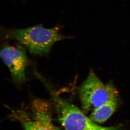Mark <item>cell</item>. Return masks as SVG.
I'll list each match as a JSON object with an SVG mask.
<instances>
[{
    "mask_svg": "<svg viewBox=\"0 0 130 130\" xmlns=\"http://www.w3.org/2000/svg\"><path fill=\"white\" fill-rule=\"evenodd\" d=\"M118 105V100L108 101L92 111L90 119L95 123H104L115 112Z\"/></svg>",
    "mask_w": 130,
    "mask_h": 130,
    "instance_id": "8992f818",
    "label": "cell"
},
{
    "mask_svg": "<svg viewBox=\"0 0 130 130\" xmlns=\"http://www.w3.org/2000/svg\"><path fill=\"white\" fill-rule=\"evenodd\" d=\"M53 97L58 121L63 130H121L119 127H104L92 121L78 108L61 98L44 80L42 81Z\"/></svg>",
    "mask_w": 130,
    "mask_h": 130,
    "instance_id": "7a4b0ae2",
    "label": "cell"
},
{
    "mask_svg": "<svg viewBox=\"0 0 130 130\" xmlns=\"http://www.w3.org/2000/svg\"><path fill=\"white\" fill-rule=\"evenodd\" d=\"M5 37L15 40L26 48L32 54L44 55L48 53L56 42L66 39L56 27L47 29L36 26L23 29H7L4 31Z\"/></svg>",
    "mask_w": 130,
    "mask_h": 130,
    "instance_id": "6da1fadb",
    "label": "cell"
},
{
    "mask_svg": "<svg viewBox=\"0 0 130 130\" xmlns=\"http://www.w3.org/2000/svg\"><path fill=\"white\" fill-rule=\"evenodd\" d=\"M79 94L83 111L88 112L105 103L118 100V93L112 84L105 85L92 71L79 88Z\"/></svg>",
    "mask_w": 130,
    "mask_h": 130,
    "instance_id": "3957f363",
    "label": "cell"
},
{
    "mask_svg": "<svg viewBox=\"0 0 130 130\" xmlns=\"http://www.w3.org/2000/svg\"><path fill=\"white\" fill-rule=\"evenodd\" d=\"M1 57L8 67L14 82L18 84L24 83L28 62L25 47L21 45H6L1 50Z\"/></svg>",
    "mask_w": 130,
    "mask_h": 130,
    "instance_id": "5b68a950",
    "label": "cell"
},
{
    "mask_svg": "<svg viewBox=\"0 0 130 130\" xmlns=\"http://www.w3.org/2000/svg\"><path fill=\"white\" fill-rule=\"evenodd\" d=\"M31 112L18 110L11 116L20 123L24 130H61L53 121L51 108L45 100L35 99L32 101Z\"/></svg>",
    "mask_w": 130,
    "mask_h": 130,
    "instance_id": "277c9868",
    "label": "cell"
}]
</instances>
